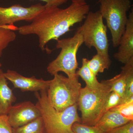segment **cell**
<instances>
[{
  "instance_id": "1",
  "label": "cell",
  "mask_w": 133,
  "mask_h": 133,
  "mask_svg": "<svg viewBox=\"0 0 133 133\" xmlns=\"http://www.w3.org/2000/svg\"><path fill=\"white\" fill-rule=\"evenodd\" d=\"M90 10V6L85 1L79 0H72L71 5L65 9L45 6L30 24L20 26L17 30L22 35L37 36L39 48L45 50V45L50 41H57L70 31L71 27L83 21Z\"/></svg>"
},
{
  "instance_id": "2",
  "label": "cell",
  "mask_w": 133,
  "mask_h": 133,
  "mask_svg": "<svg viewBox=\"0 0 133 133\" xmlns=\"http://www.w3.org/2000/svg\"><path fill=\"white\" fill-rule=\"evenodd\" d=\"M47 91L35 93L37 100L36 105L41 112L43 122L44 133H74L72 129V125L76 122H81L77 112V104L63 111L58 112L50 103Z\"/></svg>"
},
{
  "instance_id": "3",
  "label": "cell",
  "mask_w": 133,
  "mask_h": 133,
  "mask_svg": "<svg viewBox=\"0 0 133 133\" xmlns=\"http://www.w3.org/2000/svg\"><path fill=\"white\" fill-rule=\"evenodd\" d=\"M112 79L103 80L97 88H81L77 102L81 112V123L95 126L102 115L108 96L111 92Z\"/></svg>"
},
{
  "instance_id": "4",
  "label": "cell",
  "mask_w": 133,
  "mask_h": 133,
  "mask_svg": "<svg viewBox=\"0 0 133 133\" xmlns=\"http://www.w3.org/2000/svg\"><path fill=\"white\" fill-rule=\"evenodd\" d=\"M56 48L61 49L59 55L51 62L47 68V71L52 76L63 72L72 79L78 78L76 74L78 68L77 52L83 43V36L78 29L72 37L58 39Z\"/></svg>"
},
{
  "instance_id": "5",
  "label": "cell",
  "mask_w": 133,
  "mask_h": 133,
  "mask_svg": "<svg viewBox=\"0 0 133 133\" xmlns=\"http://www.w3.org/2000/svg\"><path fill=\"white\" fill-rule=\"evenodd\" d=\"M47 91L48 99L58 112L77 104L81 88L78 78L72 79L58 73L54 75Z\"/></svg>"
},
{
  "instance_id": "6",
  "label": "cell",
  "mask_w": 133,
  "mask_h": 133,
  "mask_svg": "<svg viewBox=\"0 0 133 133\" xmlns=\"http://www.w3.org/2000/svg\"><path fill=\"white\" fill-rule=\"evenodd\" d=\"M100 10L106 20L112 37L114 48L119 46L125 30L128 17L127 13L132 5L130 0H99Z\"/></svg>"
},
{
  "instance_id": "7",
  "label": "cell",
  "mask_w": 133,
  "mask_h": 133,
  "mask_svg": "<svg viewBox=\"0 0 133 133\" xmlns=\"http://www.w3.org/2000/svg\"><path fill=\"white\" fill-rule=\"evenodd\" d=\"M85 19L84 24L78 28L83 36V43L89 49L95 48L97 54L110 58L107 27L104 24L99 11L89 12Z\"/></svg>"
},
{
  "instance_id": "8",
  "label": "cell",
  "mask_w": 133,
  "mask_h": 133,
  "mask_svg": "<svg viewBox=\"0 0 133 133\" xmlns=\"http://www.w3.org/2000/svg\"><path fill=\"white\" fill-rule=\"evenodd\" d=\"M45 8V5L40 3L29 7H24L19 4L8 8L0 7V26L13 25L21 21L30 22Z\"/></svg>"
},
{
  "instance_id": "9",
  "label": "cell",
  "mask_w": 133,
  "mask_h": 133,
  "mask_svg": "<svg viewBox=\"0 0 133 133\" xmlns=\"http://www.w3.org/2000/svg\"><path fill=\"white\" fill-rule=\"evenodd\" d=\"M7 116L10 125L12 128H15L29 123L41 116V115L36 105L26 101L12 105Z\"/></svg>"
},
{
  "instance_id": "10",
  "label": "cell",
  "mask_w": 133,
  "mask_h": 133,
  "mask_svg": "<svg viewBox=\"0 0 133 133\" xmlns=\"http://www.w3.org/2000/svg\"><path fill=\"white\" fill-rule=\"evenodd\" d=\"M4 75L7 80L12 83L15 88H18L23 92L47 90L51 82V80L37 78L34 76L25 77L13 70H8L6 72H4Z\"/></svg>"
},
{
  "instance_id": "11",
  "label": "cell",
  "mask_w": 133,
  "mask_h": 133,
  "mask_svg": "<svg viewBox=\"0 0 133 133\" xmlns=\"http://www.w3.org/2000/svg\"><path fill=\"white\" fill-rule=\"evenodd\" d=\"M118 51L114 57L122 63H127L133 57V12L129 13L125 30L122 36Z\"/></svg>"
},
{
  "instance_id": "12",
  "label": "cell",
  "mask_w": 133,
  "mask_h": 133,
  "mask_svg": "<svg viewBox=\"0 0 133 133\" xmlns=\"http://www.w3.org/2000/svg\"><path fill=\"white\" fill-rule=\"evenodd\" d=\"M130 121L117 112L110 110L101 116L94 126L102 132L107 133Z\"/></svg>"
},
{
  "instance_id": "13",
  "label": "cell",
  "mask_w": 133,
  "mask_h": 133,
  "mask_svg": "<svg viewBox=\"0 0 133 133\" xmlns=\"http://www.w3.org/2000/svg\"><path fill=\"white\" fill-rule=\"evenodd\" d=\"M16 99L13 90L8 85L4 72L0 69V115H7L12 104Z\"/></svg>"
},
{
  "instance_id": "14",
  "label": "cell",
  "mask_w": 133,
  "mask_h": 133,
  "mask_svg": "<svg viewBox=\"0 0 133 133\" xmlns=\"http://www.w3.org/2000/svg\"><path fill=\"white\" fill-rule=\"evenodd\" d=\"M126 81L125 94L122 100V103L133 100V57L121 68Z\"/></svg>"
},
{
  "instance_id": "15",
  "label": "cell",
  "mask_w": 133,
  "mask_h": 133,
  "mask_svg": "<svg viewBox=\"0 0 133 133\" xmlns=\"http://www.w3.org/2000/svg\"><path fill=\"white\" fill-rule=\"evenodd\" d=\"M87 60L85 58L82 59V66L76 71V74L85 82L86 86L92 88H98L101 85V82L98 81L97 76L89 69L87 64Z\"/></svg>"
},
{
  "instance_id": "16",
  "label": "cell",
  "mask_w": 133,
  "mask_h": 133,
  "mask_svg": "<svg viewBox=\"0 0 133 133\" xmlns=\"http://www.w3.org/2000/svg\"><path fill=\"white\" fill-rule=\"evenodd\" d=\"M17 29L14 25L0 26V57L3 50L16 39V35L14 31Z\"/></svg>"
},
{
  "instance_id": "17",
  "label": "cell",
  "mask_w": 133,
  "mask_h": 133,
  "mask_svg": "<svg viewBox=\"0 0 133 133\" xmlns=\"http://www.w3.org/2000/svg\"><path fill=\"white\" fill-rule=\"evenodd\" d=\"M111 61L97 53L90 60H87V64L89 69L97 76L99 73H102L106 69H109Z\"/></svg>"
},
{
  "instance_id": "18",
  "label": "cell",
  "mask_w": 133,
  "mask_h": 133,
  "mask_svg": "<svg viewBox=\"0 0 133 133\" xmlns=\"http://www.w3.org/2000/svg\"><path fill=\"white\" fill-rule=\"evenodd\" d=\"M12 130L13 133H44L43 119L40 116L23 125L12 128Z\"/></svg>"
},
{
  "instance_id": "19",
  "label": "cell",
  "mask_w": 133,
  "mask_h": 133,
  "mask_svg": "<svg viewBox=\"0 0 133 133\" xmlns=\"http://www.w3.org/2000/svg\"><path fill=\"white\" fill-rule=\"evenodd\" d=\"M112 79L111 91L118 94L122 98V100L125 94L126 81L125 75L122 72L115 76Z\"/></svg>"
},
{
  "instance_id": "20",
  "label": "cell",
  "mask_w": 133,
  "mask_h": 133,
  "mask_svg": "<svg viewBox=\"0 0 133 133\" xmlns=\"http://www.w3.org/2000/svg\"><path fill=\"white\" fill-rule=\"evenodd\" d=\"M110 110L117 112L130 121L133 120V100L120 104Z\"/></svg>"
},
{
  "instance_id": "21",
  "label": "cell",
  "mask_w": 133,
  "mask_h": 133,
  "mask_svg": "<svg viewBox=\"0 0 133 133\" xmlns=\"http://www.w3.org/2000/svg\"><path fill=\"white\" fill-rule=\"evenodd\" d=\"M122 102V98L120 95L115 92H111L105 103L102 115L108 111L121 104Z\"/></svg>"
},
{
  "instance_id": "22",
  "label": "cell",
  "mask_w": 133,
  "mask_h": 133,
  "mask_svg": "<svg viewBox=\"0 0 133 133\" xmlns=\"http://www.w3.org/2000/svg\"><path fill=\"white\" fill-rule=\"evenodd\" d=\"M72 129L74 133H104L95 126L87 125L78 122L74 123Z\"/></svg>"
},
{
  "instance_id": "23",
  "label": "cell",
  "mask_w": 133,
  "mask_h": 133,
  "mask_svg": "<svg viewBox=\"0 0 133 133\" xmlns=\"http://www.w3.org/2000/svg\"><path fill=\"white\" fill-rule=\"evenodd\" d=\"M107 133H133V120Z\"/></svg>"
},
{
  "instance_id": "24",
  "label": "cell",
  "mask_w": 133,
  "mask_h": 133,
  "mask_svg": "<svg viewBox=\"0 0 133 133\" xmlns=\"http://www.w3.org/2000/svg\"><path fill=\"white\" fill-rule=\"evenodd\" d=\"M0 133H13L8 121L7 115H0Z\"/></svg>"
},
{
  "instance_id": "25",
  "label": "cell",
  "mask_w": 133,
  "mask_h": 133,
  "mask_svg": "<svg viewBox=\"0 0 133 133\" xmlns=\"http://www.w3.org/2000/svg\"><path fill=\"white\" fill-rule=\"evenodd\" d=\"M34 1V0H32ZM46 3L45 5V7L51 6H57L59 7L60 5H63L67 2L69 0H39Z\"/></svg>"
},
{
  "instance_id": "26",
  "label": "cell",
  "mask_w": 133,
  "mask_h": 133,
  "mask_svg": "<svg viewBox=\"0 0 133 133\" xmlns=\"http://www.w3.org/2000/svg\"><path fill=\"white\" fill-rule=\"evenodd\" d=\"M2 66V64L1 63H0V67H1Z\"/></svg>"
},
{
  "instance_id": "27",
  "label": "cell",
  "mask_w": 133,
  "mask_h": 133,
  "mask_svg": "<svg viewBox=\"0 0 133 133\" xmlns=\"http://www.w3.org/2000/svg\"><path fill=\"white\" fill-rule=\"evenodd\" d=\"M79 1H85V0H79Z\"/></svg>"
}]
</instances>
